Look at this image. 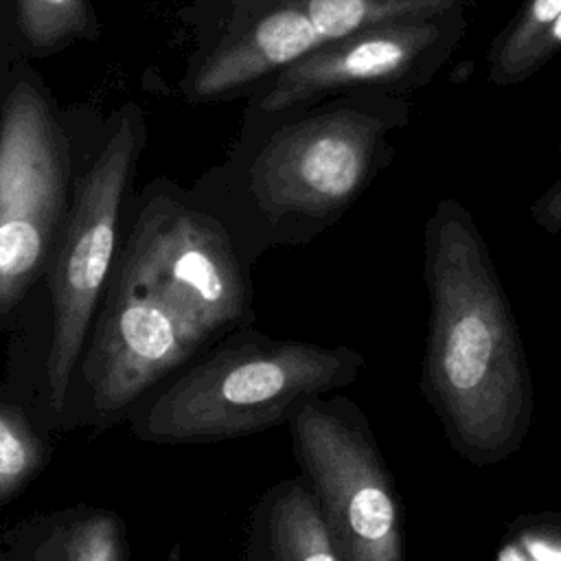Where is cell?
Returning <instances> with one entry per match:
<instances>
[{"instance_id": "6da1fadb", "label": "cell", "mask_w": 561, "mask_h": 561, "mask_svg": "<svg viewBox=\"0 0 561 561\" xmlns=\"http://www.w3.org/2000/svg\"><path fill=\"white\" fill-rule=\"evenodd\" d=\"M430 337L425 375L460 443L476 456L502 451L528 399L524 355L489 248L456 199L425 224Z\"/></svg>"}, {"instance_id": "7a4b0ae2", "label": "cell", "mask_w": 561, "mask_h": 561, "mask_svg": "<svg viewBox=\"0 0 561 561\" xmlns=\"http://www.w3.org/2000/svg\"><path fill=\"white\" fill-rule=\"evenodd\" d=\"M346 348L307 342H248L210 355L180 377L145 421L153 440H210L280 423L302 399L353 373Z\"/></svg>"}, {"instance_id": "3957f363", "label": "cell", "mask_w": 561, "mask_h": 561, "mask_svg": "<svg viewBox=\"0 0 561 561\" xmlns=\"http://www.w3.org/2000/svg\"><path fill=\"white\" fill-rule=\"evenodd\" d=\"M68 142L46 96L18 81L0 118V311L31 289L68 217Z\"/></svg>"}, {"instance_id": "277c9868", "label": "cell", "mask_w": 561, "mask_h": 561, "mask_svg": "<svg viewBox=\"0 0 561 561\" xmlns=\"http://www.w3.org/2000/svg\"><path fill=\"white\" fill-rule=\"evenodd\" d=\"M138 129L123 116L99 158L81 178L50 270L53 342L46 362L50 399L64 403L96 302L110 276L123 195L134 169Z\"/></svg>"}, {"instance_id": "5b68a950", "label": "cell", "mask_w": 561, "mask_h": 561, "mask_svg": "<svg viewBox=\"0 0 561 561\" xmlns=\"http://www.w3.org/2000/svg\"><path fill=\"white\" fill-rule=\"evenodd\" d=\"M116 278L164 302L197 344L245 309L243 274L221 226L171 202L140 213Z\"/></svg>"}, {"instance_id": "8992f818", "label": "cell", "mask_w": 561, "mask_h": 561, "mask_svg": "<svg viewBox=\"0 0 561 561\" xmlns=\"http://www.w3.org/2000/svg\"><path fill=\"white\" fill-rule=\"evenodd\" d=\"M381 114L340 107L280 129L252 167V193L274 215L324 219L366 186L383 145Z\"/></svg>"}, {"instance_id": "52a82bcc", "label": "cell", "mask_w": 561, "mask_h": 561, "mask_svg": "<svg viewBox=\"0 0 561 561\" xmlns=\"http://www.w3.org/2000/svg\"><path fill=\"white\" fill-rule=\"evenodd\" d=\"M294 436L337 559L403 561L397 502L370 443L318 405L298 410Z\"/></svg>"}, {"instance_id": "ba28073f", "label": "cell", "mask_w": 561, "mask_h": 561, "mask_svg": "<svg viewBox=\"0 0 561 561\" xmlns=\"http://www.w3.org/2000/svg\"><path fill=\"white\" fill-rule=\"evenodd\" d=\"M456 13L357 31L311 50L278 72L263 96L265 112H280L322 92L355 85L419 81L423 70L440 66L445 48L456 44Z\"/></svg>"}, {"instance_id": "9c48e42d", "label": "cell", "mask_w": 561, "mask_h": 561, "mask_svg": "<svg viewBox=\"0 0 561 561\" xmlns=\"http://www.w3.org/2000/svg\"><path fill=\"white\" fill-rule=\"evenodd\" d=\"M195 348L164 302L114 278L85 357L94 405L103 412L127 405Z\"/></svg>"}, {"instance_id": "30bf717a", "label": "cell", "mask_w": 561, "mask_h": 561, "mask_svg": "<svg viewBox=\"0 0 561 561\" xmlns=\"http://www.w3.org/2000/svg\"><path fill=\"white\" fill-rule=\"evenodd\" d=\"M327 44L305 7L285 4L261 18L237 42L215 50L197 70L191 92L197 99H219L272 70H285Z\"/></svg>"}, {"instance_id": "8fae6325", "label": "cell", "mask_w": 561, "mask_h": 561, "mask_svg": "<svg viewBox=\"0 0 561 561\" xmlns=\"http://www.w3.org/2000/svg\"><path fill=\"white\" fill-rule=\"evenodd\" d=\"M462 0H300L324 42L364 28L456 13Z\"/></svg>"}, {"instance_id": "7c38bea8", "label": "cell", "mask_w": 561, "mask_h": 561, "mask_svg": "<svg viewBox=\"0 0 561 561\" xmlns=\"http://www.w3.org/2000/svg\"><path fill=\"white\" fill-rule=\"evenodd\" d=\"M276 561H340L316 495L300 486L285 491L272 513Z\"/></svg>"}, {"instance_id": "4fadbf2b", "label": "cell", "mask_w": 561, "mask_h": 561, "mask_svg": "<svg viewBox=\"0 0 561 561\" xmlns=\"http://www.w3.org/2000/svg\"><path fill=\"white\" fill-rule=\"evenodd\" d=\"M125 535L110 513H90L50 533L33 561H123Z\"/></svg>"}, {"instance_id": "5bb4252c", "label": "cell", "mask_w": 561, "mask_h": 561, "mask_svg": "<svg viewBox=\"0 0 561 561\" xmlns=\"http://www.w3.org/2000/svg\"><path fill=\"white\" fill-rule=\"evenodd\" d=\"M561 15V0H526L515 20L495 39L489 55V81L515 85L524 81V64L537 39Z\"/></svg>"}, {"instance_id": "9a60e30c", "label": "cell", "mask_w": 561, "mask_h": 561, "mask_svg": "<svg viewBox=\"0 0 561 561\" xmlns=\"http://www.w3.org/2000/svg\"><path fill=\"white\" fill-rule=\"evenodd\" d=\"M18 26L35 48H53L83 35L90 24L88 0H15Z\"/></svg>"}, {"instance_id": "2e32d148", "label": "cell", "mask_w": 561, "mask_h": 561, "mask_svg": "<svg viewBox=\"0 0 561 561\" xmlns=\"http://www.w3.org/2000/svg\"><path fill=\"white\" fill-rule=\"evenodd\" d=\"M42 462L44 445L26 416L0 403V502L18 493Z\"/></svg>"}, {"instance_id": "e0dca14e", "label": "cell", "mask_w": 561, "mask_h": 561, "mask_svg": "<svg viewBox=\"0 0 561 561\" xmlns=\"http://www.w3.org/2000/svg\"><path fill=\"white\" fill-rule=\"evenodd\" d=\"M530 215L539 228L554 234L561 230V180L552 184L530 208Z\"/></svg>"}, {"instance_id": "ac0fdd59", "label": "cell", "mask_w": 561, "mask_h": 561, "mask_svg": "<svg viewBox=\"0 0 561 561\" xmlns=\"http://www.w3.org/2000/svg\"><path fill=\"white\" fill-rule=\"evenodd\" d=\"M561 50V15L548 26V31L537 39L533 50L528 53V59L524 64V81L535 75L550 57H554Z\"/></svg>"}, {"instance_id": "d6986e66", "label": "cell", "mask_w": 561, "mask_h": 561, "mask_svg": "<svg viewBox=\"0 0 561 561\" xmlns=\"http://www.w3.org/2000/svg\"><path fill=\"white\" fill-rule=\"evenodd\" d=\"M559 156H561V145H559Z\"/></svg>"}]
</instances>
